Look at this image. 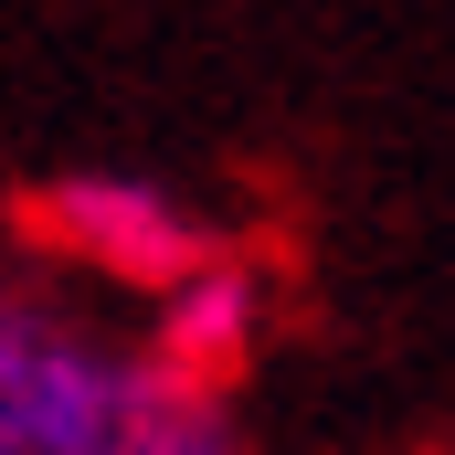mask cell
Returning <instances> with one entry per match:
<instances>
[{
  "instance_id": "6da1fadb",
  "label": "cell",
  "mask_w": 455,
  "mask_h": 455,
  "mask_svg": "<svg viewBox=\"0 0 455 455\" xmlns=\"http://www.w3.org/2000/svg\"><path fill=\"white\" fill-rule=\"evenodd\" d=\"M0 455H243L233 392L0 254Z\"/></svg>"
},
{
  "instance_id": "7a4b0ae2",
  "label": "cell",
  "mask_w": 455,
  "mask_h": 455,
  "mask_svg": "<svg viewBox=\"0 0 455 455\" xmlns=\"http://www.w3.org/2000/svg\"><path fill=\"white\" fill-rule=\"evenodd\" d=\"M32 243L64 254V265H85L116 297H159L170 275H191L223 243V223L191 191L148 180V170H64V180L32 191Z\"/></svg>"
},
{
  "instance_id": "3957f363",
  "label": "cell",
  "mask_w": 455,
  "mask_h": 455,
  "mask_svg": "<svg viewBox=\"0 0 455 455\" xmlns=\"http://www.w3.org/2000/svg\"><path fill=\"white\" fill-rule=\"evenodd\" d=\"M148 307V329L138 339L159 349L170 371H191V381H243V360L265 349V318H275V275L254 265V254H233V243H212L191 275H170L159 297H138Z\"/></svg>"
}]
</instances>
